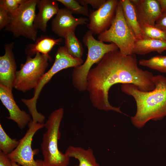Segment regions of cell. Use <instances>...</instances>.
Segmentation results:
<instances>
[{
  "mask_svg": "<svg viewBox=\"0 0 166 166\" xmlns=\"http://www.w3.org/2000/svg\"><path fill=\"white\" fill-rule=\"evenodd\" d=\"M73 14L66 7L61 8L52 20V30L58 36L64 38L68 32L75 31L78 25L86 24L89 21V19L86 17L75 18Z\"/></svg>",
  "mask_w": 166,
  "mask_h": 166,
  "instance_id": "obj_11",
  "label": "cell"
},
{
  "mask_svg": "<svg viewBox=\"0 0 166 166\" xmlns=\"http://www.w3.org/2000/svg\"><path fill=\"white\" fill-rule=\"evenodd\" d=\"M80 4L83 6L87 7L91 5L93 9H98L105 2L106 0H77Z\"/></svg>",
  "mask_w": 166,
  "mask_h": 166,
  "instance_id": "obj_26",
  "label": "cell"
},
{
  "mask_svg": "<svg viewBox=\"0 0 166 166\" xmlns=\"http://www.w3.org/2000/svg\"><path fill=\"white\" fill-rule=\"evenodd\" d=\"M26 0H0V6L11 13L17 10Z\"/></svg>",
  "mask_w": 166,
  "mask_h": 166,
  "instance_id": "obj_25",
  "label": "cell"
},
{
  "mask_svg": "<svg viewBox=\"0 0 166 166\" xmlns=\"http://www.w3.org/2000/svg\"><path fill=\"white\" fill-rule=\"evenodd\" d=\"M153 81L155 88L149 92L141 91L131 84H122L121 86L122 91L132 97L136 101V111L131 119L138 128L149 121L160 120L166 117V77L154 76Z\"/></svg>",
  "mask_w": 166,
  "mask_h": 166,
  "instance_id": "obj_2",
  "label": "cell"
},
{
  "mask_svg": "<svg viewBox=\"0 0 166 166\" xmlns=\"http://www.w3.org/2000/svg\"><path fill=\"white\" fill-rule=\"evenodd\" d=\"M166 51V41L142 37L136 41L132 53L144 55L152 52L161 54Z\"/></svg>",
  "mask_w": 166,
  "mask_h": 166,
  "instance_id": "obj_18",
  "label": "cell"
},
{
  "mask_svg": "<svg viewBox=\"0 0 166 166\" xmlns=\"http://www.w3.org/2000/svg\"><path fill=\"white\" fill-rule=\"evenodd\" d=\"M0 166H12L11 161L7 155L0 150Z\"/></svg>",
  "mask_w": 166,
  "mask_h": 166,
  "instance_id": "obj_29",
  "label": "cell"
},
{
  "mask_svg": "<svg viewBox=\"0 0 166 166\" xmlns=\"http://www.w3.org/2000/svg\"><path fill=\"white\" fill-rule=\"evenodd\" d=\"M139 64L160 72L166 73V56L156 55L148 59H142Z\"/></svg>",
  "mask_w": 166,
  "mask_h": 166,
  "instance_id": "obj_21",
  "label": "cell"
},
{
  "mask_svg": "<svg viewBox=\"0 0 166 166\" xmlns=\"http://www.w3.org/2000/svg\"><path fill=\"white\" fill-rule=\"evenodd\" d=\"M0 99L9 112L7 119L14 121L21 129H24L31 120L30 115L21 110L15 101L12 89L0 85Z\"/></svg>",
  "mask_w": 166,
  "mask_h": 166,
  "instance_id": "obj_12",
  "label": "cell"
},
{
  "mask_svg": "<svg viewBox=\"0 0 166 166\" xmlns=\"http://www.w3.org/2000/svg\"><path fill=\"white\" fill-rule=\"evenodd\" d=\"M28 128L24 136L19 140L17 147L7 155L9 159L22 166H43L42 159L35 160L34 156L38 152V149H32L33 137L36 132L45 127V123H34L31 119L28 124Z\"/></svg>",
  "mask_w": 166,
  "mask_h": 166,
  "instance_id": "obj_9",
  "label": "cell"
},
{
  "mask_svg": "<svg viewBox=\"0 0 166 166\" xmlns=\"http://www.w3.org/2000/svg\"><path fill=\"white\" fill-rule=\"evenodd\" d=\"M70 10L73 14L89 16L88 7L81 5L77 0H56Z\"/></svg>",
  "mask_w": 166,
  "mask_h": 166,
  "instance_id": "obj_24",
  "label": "cell"
},
{
  "mask_svg": "<svg viewBox=\"0 0 166 166\" xmlns=\"http://www.w3.org/2000/svg\"><path fill=\"white\" fill-rule=\"evenodd\" d=\"M62 38L54 39L46 36H42L37 38L34 43L26 45L25 52L27 56L32 57L38 53H40L48 57L50 61L52 57L49 53L54 46L62 42Z\"/></svg>",
  "mask_w": 166,
  "mask_h": 166,
  "instance_id": "obj_16",
  "label": "cell"
},
{
  "mask_svg": "<svg viewBox=\"0 0 166 166\" xmlns=\"http://www.w3.org/2000/svg\"><path fill=\"white\" fill-rule=\"evenodd\" d=\"M37 6L38 12L35 15L34 22L36 29H39L43 32L46 31L47 23L60 9L56 0H38Z\"/></svg>",
  "mask_w": 166,
  "mask_h": 166,
  "instance_id": "obj_15",
  "label": "cell"
},
{
  "mask_svg": "<svg viewBox=\"0 0 166 166\" xmlns=\"http://www.w3.org/2000/svg\"><path fill=\"white\" fill-rule=\"evenodd\" d=\"M14 43L12 42L4 46L5 53L0 57V85L12 89L17 66L13 49Z\"/></svg>",
  "mask_w": 166,
  "mask_h": 166,
  "instance_id": "obj_13",
  "label": "cell"
},
{
  "mask_svg": "<svg viewBox=\"0 0 166 166\" xmlns=\"http://www.w3.org/2000/svg\"><path fill=\"white\" fill-rule=\"evenodd\" d=\"M159 2L162 12L166 10V0H157Z\"/></svg>",
  "mask_w": 166,
  "mask_h": 166,
  "instance_id": "obj_30",
  "label": "cell"
},
{
  "mask_svg": "<svg viewBox=\"0 0 166 166\" xmlns=\"http://www.w3.org/2000/svg\"><path fill=\"white\" fill-rule=\"evenodd\" d=\"M49 60L48 57L40 53L33 58L27 56L25 63L21 64L20 69L16 71L13 88L24 93L34 89L45 73Z\"/></svg>",
  "mask_w": 166,
  "mask_h": 166,
  "instance_id": "obj_7",
  "label": "cell"
},
{
  "mask_svg": "<svg viewBox=\"0 0 166 166\" xmlns=\"http://www.w3.org/2000/svg\"><path fill=\"white\" fill-rule=\"evenodd\" d=\"M19 140L11 138L6 133L0 124V150L7 155L17 147Z\"/></svg>",
  "mask_w": 166,
  "mask_h": 166,
  "instance_id": "obj_22",
  "label": "cell"
},
{
  "mask_svg": "<svg viewBox=\"0 0 166 166\" xmlns=\"http://www.w3.org/2000/svg\"><path fill=\"white\" fill-rule=\"evenodd\" d=\"M11 163L12 166H20L19 164L15 162L11 161Z\"/></svg>",
  "mask_w": 166,
  "mask_h": 166,
  "instance_id": "obj_31",
  "label": "cell"
},
{
  "mask_svg": "<svg viewBox=\"0 0 166 166\" xmlns=\"http://www.w3.org/2000/svg\"><path fill=\"white\" fill-rule=\"evenodd\" d=\"M142 37L166 41V31L155 26L146 23L141 24Z\"/></svg>",
  "mask_w": 166,
  "mask_h": 166,
  "instance_id": "obj_23",
  "label": "cell"
},
{
  "mask_svg": "<svg viewBox=\"0 0 166 166\" xmlns=\"http://www.w3.org/2000/svg\"><path fill=\"white\" fill-rule=\"evenodd\" d=\"M82 41L84 45L88 48L87 57L82 64L74 68L72 74L73 86L80 92L86 90L87 77L92 66L97 63L107 53L119 49L113 43L106 44L95 39L89 30L83 36Z\"/></svg>",
  "mask_w": 166,
  "mask_h": 166,
  "instance_id": "obj_4",
  "label": "cell"
},
{
  "mask_svg": "<svg viewBox=\"0 0 166 166\" xmlns=\"http://www.w3.org/2000/svg\"><path fill=\"white\" fill-rule=\"evenodd\" d=\"M155 26L166 31V10L162 12Z\"/></svg>",
  "mask_w": 166,
  "mask_h": 166,
  "instance_id": "obj_28",
  "label": "cell"
},
{
  "mask_svg": "<svg viewBox=\"0 0 166 166\" xmlns=\"http://www.w3.org/2000/svg\"><path fill=\"white\" fill-rule=\"evenodd\" d=\"M38 0H26L16 10L9 13V22L5 30L16 38L23 36L35 41L38 31L34 22Z\"/></svg>",
  "mask_w": 166,
  "mask_h": 166,
  "instance_id": "obj_6",
  "label": "cell"
},
{
  "mask_svg": "<svg viewBox=\"0 0 166 166\" xmlns=\"http://www.w3.org/2000/svg\"><path fill=\"white\" fill-rule=\"evenodd\" d=\"M119 2L117 0H106L98 9L90 10L87 26L93 34L99 35L110 27Z\"/></svg>",
  "mask_w": 166,
  "mask_h": 166,
  "instance_id": "obj_10",
  "label": "cell"
},
{
  "mask_svg": "<svg viewBox=\"0 0 166 166\" xmlns=\"http://www.w3.org/2000/svg\"><path fill=\"white\" fill-rule=\"evenodd\" d=\"M9 22L8 11L3 7L0 6V30L7 26Z\"/></svg>",
  "mask_w": 166,
  "mask_h": 166,
  "instance_id": "obj_27",
  "label": "cell"
},
{
  "mask_svg": "<svg viewBox=\"0 0 166 166\" xmlns=\"http://www.w3.org/2000/svg\"><path fill=\"white\" fill-rule=\"evenodd\" d=\"M136 8L140 24L155 26L162 13L157 0H131Z\"/></svg>",
  "mask_w": 166,
  "mask_h": 166,
  "instance_id": "obj_14",
  "label": "cell"
},
{
  "mask_svg": "<svg viewBox=\"0 0 166 166\" xmlns=\"http://www.w3.org/2000/svg\"><path fill=\"white\" fill-rule=\"evenodd\" d=\"M154 76L152 73L138 66L135 54L125 55L117 50L106 53L90 70L87 77L86 90L94 107L124 114L120 107L109 103V92L111 86L118 83L131 84L141 91L149 92L155 88Z\"/></svg>",
  "mask_w": 166,
  "mask_h": 166,
  "instance_id": "obj_1",
  "label": "cell"
},
{
  "mask_svg": "<svg viewBox=\"0 0 166 166\" xmlns=\"http://www.w3.org/2000/svg\"><path fill=\"white\" fill-rule=\"evenodd\" d=\"M74 31L68 32L65 36V46L69 53L75 58H82L84 49L81 42L76 37Z\"/></svg>",
  "mask_w": 166,
  "mask_h": 166,
  "instance_id": "obj_20",
  "label": "cell"
},
{
  "mask_svg": "<svg viewBox=\"0 0 166 166\" xmlns=\"http://www.w3.org/2000/svg\"><path fill=\"white\" fill-rule=\"evenodd\" d=\"M64 110L61 108L53 111L45 123L46 130L43 135L41 148L43 166H68L70 158L59 150L58 141L61 138V123Z\"/></svg>",
  "mask_w": 166,
  "mask_h": 166,
  "instance_id": "obj_3",
  "label": "cell"
},
{
  "mask_svg": "<svg viewBox=\"0 0 166 166\" xmlns=\"http://www.w3.org/2000/svg\"><path fill=\"white\" fill-rule=\"evenodd\" d=\"M65 153L70 158H74L78 160V165L74 166H100L90 148L85 149L81 147L70 146Z\"/></svg>",
  "mask_w": 166,
  "mask_h": 166,
  "instance_id": "obj_19",
  "label": "cell"
},
{
  "mask_svg": "<svg viewBox=\"0 0 166 166\" xmlns=\"http://www.w3.org/2000/svg\"><path fill=\"white\" fill-rule=\"evenodd\" d=\"M98 39L104 42L115 44L124 55L133 54L137 39L125 19L122 6L119 1L110 26L99 34Z\"/></svg>",
  "mask_w": 166,
  "mask_h": 166,
  "instance_id": "obj_5",
  "label": "cell"
},
{
  "mask_svg": "<svg viewBox=\"0 0 166 166\" xmlns=\"http://www.w3.org/2000/svg\"><path fill=\"white\" fill-rule=\"evenodd\" d=\"M125 19L137 39L142 38V31L136 7L131 0H120Z\"/></svg>",
  "mask_w": 166,
  "mask_h": 166,
  "instance_id": "obj_17",
  "label": "cell"
},
{
  "mask_svg": "<svg viewBox=\"0 0 166 166\" xmlns=\"http://www.w3.org/2000/svg\"><path fill=\"white\" fill-rule=\"evenodd\" d=\"M84 63L82 58H75L68 52L65 47L60 46L55 55L54 63L49 69L41 79L37 87L34 89V95L31 98L24 99L23 102L28 109L32 112L37 110V101L43 88L59 71L70 67L75 68Z\"/></svg>",
  "mask_w": 166,
  "mask_h": 166,
  "instance_id": "obj_8",
  "label": "cell"
}]
</instances>
